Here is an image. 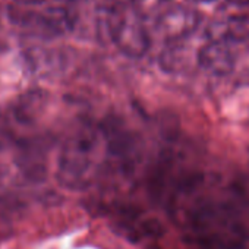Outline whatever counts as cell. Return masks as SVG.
Wrapping results in <instances>:
<instances>
[{"instance_id": "obj_1", "label": "cell", "mask_w": 249, "mask_h": 249, "mask_svg": "<svg viewBox=\"0 0 249 249\" xmlns=\"http://www.w3.org/2000/svg\"><path fill=\"white\" fill-rule=\"evenodd\" d=\"M100 138L98 129L85 124L63 142L57 159V180L63 188L84 191L91 185Z\"/></svg>"}, {"instance_id": "obj_2", "label": "cell", "mask_w": 249, "mask_h": 249, "mask_svg": "<svg viewBox=\"0 0 249 249\" xmlns=\"http://www.w3.org/2000/svg\"><path fill=\"white\" fill-rule=\"evenodd\" d=\"M104 36L126 57H142L150 49L144 19L131 8H108L100 19Z\"/></svg>"}, {"instance_id": "obj_3", "label": "cell", "mask_w": 249, "mask_h": 249, "mask_svg": "<svg viewBox=\"0 0 249 249\" xmlns=\"http://www.w3.org/2000/svg\"><path fill=\"white\" fill-rule=\"evenodd\" d=\"M98 131L106 142L107 156L116 167L124 175L132 173L141 154V145L137 134H134L123 120L117 117H106Z\"/></svg>"}, {"instance_id": "obj_4", "label": "cell", "mask_w": 249, "mask_h": 249, "mask_svg": "<svg viewBox=\"0 0 249 249\" xmlns=\"http://www.w3.org/2000/svg\"><path fill=\"white\" fill-rule=\"evenodd\" d=\"M201 17L196 11L186 6H173L156 18V31L167 41H179L199 27Z\"/></svg>"}, {"instance_id": "obj_5", "label": "cell", "mask_w": 249, "mask_h": 249, "mask_svg": "<svg viewBox=\"0 0 249 249\" xmlns=\"http://www.w3.org/2000/svg\"><path fill=\"white\" fill-rule=\"evenodd\" d=\"M198 63L211 75H229L236 66V52L233 49V43L220 38L208 40V43L198 52Z\"/></svg>"}, {"instance_id": "obj_6", "label": "cell", "mask_w": 249, "mask_h": 249, "mask_svg": "<svg viewBox=\"0 0 249 249\" xmlns=\"http://www.w3.org/2000/svg\"><path fill=\"white\" fill-rule=\"evenodd\" d=\"M76 24V15L68 6H50L43 12H34L31 31L50 34V36H63L73 30Z\"/></svg>"}, {"instance_id": "obj_7", "label": "cell", "mask_w": 249, "mask_h": 249, "mask_svg": "<svg viewBox=\"0 0 249 249\" xmlns=\"http://www.w3.org/2000/svg\"><path fill=\"white\" fill-rule=\"evenodd\" d=\"M46 104H47V92L46 91L30 89V91L24 92L22 95H19L14 101L12 108H11L12 116L18 123L30 126V124L36 123L38 120V117L43 114Z\"/></svg>"}, {"instance_id": "obj_8", "label": "cell", "mask_w": 249, "mask_h": 249, "mask_svg": "<svg viewBox=\"0 0 249 249\" xmlns=\"http://www.w3.org/2000/svg\"><path fill=\"white\" fill-rule=\"evenodd\" d=\"M208 40L220 38L230 43H240L249 38V17H230L224 21L215 22L208 28Z\"/></svg>"}, {"instance_id": "obj_9", "label": "cell", "mask_w": 249, "mask_h": 249, "mask_svg": "<svg viewBox=\"0 0 249 249\" xmlns=\"http://www.w3.org/2000/svg\"><path fill=\"white\" fill-rule=\"evenodd\" d=\"M14 2L18 6H22V8H33V6L41 5L44 0H14Z\"/></svg>"}, {"instance_id": "obj_10", "label": "cell", "mask_w": 249, "mask_h": 249, "mask_svg": "<svg viewBox=\"0 0 249 249\" xmlns=\"http://www.w3.org/2000/svg\"><path fill=\"white\" fill-rule=\"evenodd\" d=\"M195 2H199V3H211L214 0H195Z\"/></svg>"}, {"instance_id": "obj_11", "label": "cell", "mask_w": 249, "mask_h": 249, "mask_svg": "<svg viewBox=\"0 0 249 249\" xmlns=\"http://www.w3.org/2000/svg\"><path fill=\"white\" fill-rule=\"evenodd\" d=\"M66 3H71V2H75V0H65Z\"/></svg>"}, {"instance_id": "obj_12", "label": "cell", "mask_w": 249, "mask_h": 249, "mask_svg": "<svg viewBox=\"0 0 249 249\" xmlns=\"http://www.w3.org/2000/svg\"><path fill=\"white\" fill-rule=\"evenodd\" d=\"M160 2H169V0H160Z\"/></svg>"}]
</instances>
